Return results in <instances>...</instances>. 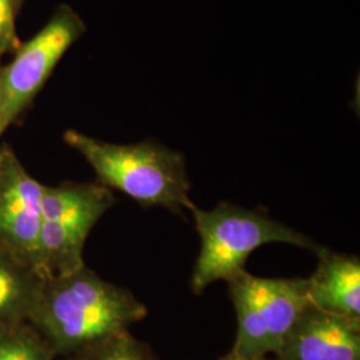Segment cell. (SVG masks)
I'll list each match as a JSON object with an SVG mask.
<instances>
[{
    "label": "cell",
    "mask_w": 360,
    "mask_h": 360,
    "mask_svg": "<svg viewBox=\"0 0 360 360\" xmlns=\"http://www.w3.org/2000/svg\"><path fill=\"white\" fill-rule=\"evenodd\" d=\"M219 360H269L267 358H260V359H252V358H245V356H240V355H238L236 352H233V351H230L226 356H223L221 359Z\"/></svg>",
    "instance_id": "14"
},
{
    "label": "cell",
    "mask_w": 360,
    "mask_h": 360,
    "mask_svg": "<svg viewBox=\"0 0 360 360\" xmlns=\"http://www.w3.org/2000/svg\"><path fill=\"white\" fill-rule=\"evenodd\" d=\"M47 342L28 322L0 327V360H55Z\"/></svg>",
    "instance_id": "11"
},
{
    "label": "cell",
    "mask_w": 360,
    "mask_h": 360,
    "mask_svg": "<svg viewBox=\"0 0 360 360\" xmlns=\"http://www.w3.org/2000/svg\"><path fill=\"white\" fill-rule=\"evenodd\" d=\"M274 356L275 360H360V319L309 306Z\"/></svg>",
    "instance_id": "8"
},
{
    "label": "cell",
    "mask_w": 360,
    "mask_h": 360,
    "mask_svg": "<svg viewBox=\"0 0 360 360\" xmlns=\"http://www.w3.org/2000/svg\"><path fill=\"white\" fill-rule=\"evenodd\" d=\"M0 104H1V86H0Z\"/></svg>",
    "instance_id": "16"
},
{
    "label": "cell",
    "mask_w": 360,
    "mask_h": 360,
    "mask_svg": "<svg viewBox=\"0 0 360 360\" xmlns=\"http://www.w3.org/2000/svg\"><path fill=\"white\" fill-rule=\"evenodd\" d=\"M84 32L86 26L80 16L71 7L60 6L34 38L19 46L13 62L0 70V139Z\"/></svg>",
    "instance_id": "6"
},
{
    "label": "cell",
    "mask_w": 360,
    "mask_h": 360,
    "mask_svg": "<svg viewBox=\"0 0 360 360\" xmlns=\"http://www.w3.org/2000/svg\"><path fill=\"white\" fill-rule=\"evenodd\" d=\"M13 8H15V13L20 8V6H22V3H23V0H13Z\"/></svg>",
    "instance_id": "15"
},
{
    "label": "cell",
    "mask_w": 360,
    "mask_h": 360,
    "mask_svg": "<svg viewBox=\"0 0 360 360\" xmlns=\"http://www.w3.org/2000/svg\"><path fill=\"white\" fill-rule=\"evenodd\" d=\"M41 278L0 245V327L27 322Z\"/></svg>",
    "instance_id": "10"
},
{
    "label": "cell",
    "mask_w": 360,
    "mask_h": 360,
    "mask_svg": "<svg viewBox=\"0 0 360 360\" xmlns=\"http://www.w3.org/2000/svg\"><path fill=\"white\" fill-rule=\"evenodd\" d=\"M227 284L238 319L232 351L252 359L275 355L309 306L307 279H267L243 271Z\"/></svg>",
    "instance_id": "4"
},
{
    "label": "cell",
    "mask_w": 360,
    "mask_h": 360,
    "mask_svg": "<svg viewBox=\"0 0 360 360\" xmlns=\"http://www.w3.org/2000/svg\"><path fill=\"white\" fill-rule=\"evenodd\" d=\"M65 360H158V358L129 331L83 348L65 356Z\"/></svg>",
    "instance_id": "12"
},
{
    "label": "cell",
    "mask_w": 360,
    "mask_h": 360,
    "mask_svg": "<svg viewBox=\"0 0 360 360\" xmlns=\"http://www.w3.org/2000/svg\"><path fill=\"white\" fill-rule=\"evenodd\" d=\"M147 307L127 288L103 281L87 266L41 279L28 321L56 356H70L147 316Z\"/></svg>",
    "instance_id": "1"
},
{
    "label": "cell",
    "mask_w": 360,
    "mask_h": 360,
    "mask_svg": "<svg viewBox=\"0 0 360 360\" xmlns=\"http://www.w3.org/2000/svg\"><path fill=\"white\" fill-rule=\"evenodd\" d=\"M114 205L111 190L99 183L65 181L59 186H44L39 236L41 279L72 274L86 266V240Z\"/></svg>",
    "instance_id": "5"
},
{
    "label": "cell",
    "mask_w": 360,
    "mask_h": 360,
    "mask_svg": "<svg viewBox=\"0 0 360 360\" xmlns=\"http://www.w3.org/2000/svg\"><path fill=\"white\" fill-rule=\"evenodd\" d=\"M65 142L95 171L99 184L117 190L143 207H162L175 214L190 211V179L184 156L153 139L114 144L75 129L65 131Z\"/></svg>",
    "instance_id": "2"
},
{
    "label": "cell",
    "mask_w": 360,
    "mask_h": 360,
    "mask_svg": "<svg viewBox=\"0 0 360 360\" xmlns=\"http://www.w3.org/2000/svg\"><path fill=\"white\" fill-rule=\"evenodd\" d=\"M200 236V252L193 266L191 288L200 294L218 281L229 282L245 270L248 257L262 245L285 243L318 254L322 245L302 232L262 214L232 203L212 210H190Z\"/></svg>",
    "instance_id": "3"
},
{
    "label": "cell",
    "mask_w": 360,
    "mask_h": 360,
    "mask_svg": "<svg viewBox=\"0 0 360 360\" xmlns=\"http://www.w3.org/2000/svg\"><path fill=\"white\" fill-rule=\"evenodd\" d=\"M319 264L309 282V306L360 319V259L322 247Z\"/></svg>",
    "instance_id": "9"
},
{
    "label": "cell",
    "mask_w": 360,
    "mask_h": 360,
    "mask_svg": "<svg viewBox=\"0 0 360 360\" xmlns=\"http://www.w3.org/2000/svg\"><path fill=\"white\" fill-rule=\"evenodd\" d=\"M15 47L19 49L13 0H0V53Z\"/></svg>",
    "instance_id": "13"
},
{
    "label": "cell",
    "mask_w": 360,
    "mask_h": 360,
    "mask_svg": "<svg viewBox=\"0 0 360 360\" xmlns=\"http://www.w3.org/2000/svg\"><path fill=\"white\" fill-rule=\"evenodd\" d=\"M43 193L44 184L28 174L10 146L1 144L0 245L38 275Z\"/></svg>",
    "instance_id": "7"
}]
</instances>
